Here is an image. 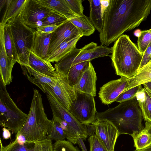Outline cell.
<instances>
[{
    "mask_svg": "<svg viewBox=\"0 0 151 151\" xmlns=\"http://www.w3.org/2000/svg\"><path fill=\"white\" fill-rule=\"evenodd\" d=\"M41 5L63 16L68 19L77 16L66 0H37Z\"/></svg>",
    "mask_w": 151,
    "mask_h": 151,
    "instance_id": "20",
    "label": "cell"
},
{
    "mask_svg": "<svg viewBox=\"0 0 151 151\" xmlns=\"http://www.w3.org/2000/svg\"><path fill=\"white\" fill-rule=\"evenodd\" d=\"M79 36H83L76 27L68 20L51 33L48 55L64 41Z\"/></svg>",
    "mask_w": 151,
    "mask_h": 151,
    "instance_id": "14",
    "label": "cell"
},
{
    "mask_svg": "<svg viewBox=\"0 0 151 151\" xmlns=\"http://www.w3.org/2000/svg\"><path fill=\"white\" fill-rule=\"evenodd\" d=\"M96 119L110 121L117 128L120 135L132 136L144 128L142 111L136 97L121 102L113 108L102 112H97Z\"/></svg>",
    "mask_w": 151,
    "mask_h": 151,
    "instance_id": "2",
    "label": "cell"
},
{
    "mask_svg": "<svg viewBox=\"0 0 151 151\" xmlns=\"http://www.w3.org/2000/svg\"><path fill=\"white\" fill-rule=\"evenodd\" d=\"M52 119V124L46 138L55 142L65 140L66 137L60 122L55 118Z\"/></svg>",
    "mask_w": 151,
    "mask_h": 151,
    "instance_id": "31",
    "label": "cell"
},
{
    "mask_svg": "<svg viewBox=\"0 0 151 151\" xmlns=\"http://www.w3.org/2000/svg\"><path fill=\"white\" fill-rule=\"evenodd\" d=\"M7 0H0V9L1 11L5 4L6 3Z\"/></svg>",
    "mask_w": 151,
    "mask_h": 151,
    "instance_id": "46",
    "label": "cell"
},
{
    "mask_svg": "<svg viewBox=\"0 0 151 151\" xmlns=\"http://www.w3.org/2000/svg\"><path fill=\"white\" fill-rule=\"evenodd\" d=\"M136 15L126 0H110L99 33L101 45L107 46L125 32L134 29Z\"/></svg>",
    "mask_w": 151,
    "mask_h": 151,
    "instance_id": "1",
    "label": "cell"
},
{
    "mask_svg": "<svg viewBox=\"0 0 151 151\" xmlns=\"http://www.w3.org/2000/svg\"><path fill=\"white\" fill-rule=\"evenodd\" d=\"M142 88L141 85H140L123 91L118 96L116 101L120 103L131 99L136 97L137 93Z\"/></svg>",
    "mask_w": 151,
    "mask_h": 151,
    "instance_id": "35",
    "label": "cell"
},
{
    "mask_svg": "<svg viewBox=\"0 0 151 151\" xmlns=\"http://www.w3.org/2000/svg\"><path fill=\"white\" fill-rule=\"evenodd\" d=\"M144 88H146L151 94V81L142 84Z\"/></svg>",
    "mask_w": 151,
    "mask_h": 151,
    "instance_id": "45",
    "label": "cell"
},
{
    "mask_svg": "<svg viewBox=\"0 0 151 151\" xmlns=\"http://www.w3.org/2000/svg\"><path fill=\"white\" fill-rule=\"evenodd\" d=\"M52 140L46 138L35 142V151H53Z\"/></svg>",
    "mask_w": 151,
    "mask_h": 151,
    "instance_id": "39",
    "label": "cell"
},
{
    "mask_svg": "<svg viewBox=\"0 0 151 151\" xmlns=\"http://www.w3.org/2000/svg\"><path fill=\"white\" fill-rule=\"evenodd\" d=\"M110 55L116 73L129 78L138 71L143 53L130 40L122 35L115 42Z\"/></svg>",
    "mask_w": 151,
    "mask_h": 151,
    "instance_id": "3",
    "label": "cell"
},
{
    "mask_svg": "<svg viewBox=\"0 0 151 151\" xmlns=\"http://www.w3.org/2000/svg\"><path fill=\"white\" fill-rule=\"evenodd\" d=\"M131 136L134 140V146L136 150L144 149L151 145V136L145 128Z\"/></svg>",
    "mask_w": 151,
    "mask_h": 151,
    "instance_id": "30",
    "label": "cell"
},
{
    "mask_svg": "<svg viewBox=\"0 0 151 151\" xmlns=\"http://www.w3.org/2000/svg\"><path fill=\"white\" fill-rule=\"evenodd\" d=\"M97 46L96 43L92 42L80 49L74 47L55 64L56 71L60 75L66 76L71 67L82 62L91 61L93 52Z\"/></svg>",
    "mask_w": 151,
    "mask_h": 151,
    "instance_id": "9",
    "label": "cell"
},
{
    "mask_svg": "<svg viewBox=\"0 0 151 151\" xmlns=\"http://www.w3.org/2000/svg\"><path fill=\"white\" fill-rule=\"evenodd\" d=\"M29 66L35 70L52 78H57L59 74L50 63L36 55L31 52L29 56Z\"/></svg>",
    "mask_w": 151,
    "mask_h": 151,
    "instance_id": "18",
    "label": "cell"
},
{
    "mask_svg": "<svg viewBox=\"0 0 151 151\" xmlns=\"http://www.w3.org/2000/svg\"><path fill=\"white\" fill-rule=\"evenodd\" d=\"M76 92V99L70 112L80 123L86 125L92 124L96 120L94 97Z\"/></svg>",
    "mask_w": 151,
    "mask_h": 151,
    "instance_id": "8",
    "label": "cell"
},
{
    "mask_svg": "<svg viewBox=\"0 0 151 151\" xmlns=\"http://www.w3.org/2000/svg\"></svg>",
    "mask_w": 151,
    "mask_h": 151,
    "instance_id": "51",
    "label": "cell"
},
{
    "mask_svg": "<svg viewBox=\"0 0 151 151\" xmlns=\"http://www.w3.org/2000/svg\"><path fill=\"white\" fill-rule=\"evenodd\" d=\"M27 0H7L6 10L0 24L4 25L8 21L19 14Z\"/></svg>",
    "mask_w": 151,
    "mask_h": 151,
    "instance_id": "23",
    "label": "cell"
},
{
    "mask_svg": "<svg viewBox=\"0 0 151 151\" xmlns=\"http://www.w3.org/2000/svg\"><path fill=\"white\" fill-rule=\"evenodd\" d=\"M150 64L151 65V64Z\"/></svg>",
    "mask_w": 151,
    "mask_h": 151,
    "instance_id": "50",
    "label": "cell"
},
{
    "mask_svg": "<svg viewBox=\"0 0 151 151\" xmlns=\"http://www.w3.org/2000/svg\"><path fill=\"white\" fill-rule=\"evenodd\" d=\"M112 47L100 45L97 46L93 52L91 60L95 58L105 56H110L109 55L112 53Z\"/></svg>",
    "mask_w": 151,
    "mask_h": 151,
    "instance_id": "37",
    "label": "cell"
},
{
    "mask_svg": "<svg viewBox=\"0 0 151 151\" xmlns=\"http://www.w3.org/2000/svg\"><path fill=\"white\" fill-rule=\"evenodd\" d=\"M151 42V28L141 31L137 39V46L139 51L143 53Z\"/></svg>",
    "mask_w": 151,
    "mask_h": 151,
    "instance_id": "33",
    "label": "cell"
},
{
    "mask_svg": "<svg viewBox=\"0 0 151 151\" xmlns=\"http://www.w3.org/2000/svg\"><path fill=\"white\" fill-rule=\"evenodd\" d=\"M4 46L7 54L12 60L19 64V59L10 28L7 23L4 26Z\"/></svg>",
    "mask_w": 151,
    "mask_h": 151,
    "instance_id": "26",
    "label": "cell"
},
{
    "mask_svg": "<svg viewBox=\"0 0 151 151\" xmlns=\"http://www.w3.org/2000/svg\"><path fill=\"white\" fill-rule=\"evenodd\" d=\"M88 1L90 4L89 19L95 28L100 33L102 29L104 18L101 0H90Z\"/></svg>",
    "mask_w": 151,
    "mask_h": 151,
    "instance_id": "24",
    "label": "cell"
},
{
    "mask_svg": "<svg viewBox=\"0 0 151 151\" xmlns=\"http://www.w3.org/2000/svg\"><path fill=\"white\" fill-rule=\"evenodd\" d=\"M52 124L45 113L42 96L35 89L29 111L24 124L16 134L27 142H35L46 138Z\"/></svg>",
    "mask_w": 151,
    "mask_h": 151,
    "instance_id": "4",
    "label": "cell"
},
{
    "mask_svg": "<svg viewBox=\"0 0 151 151\" xmlns=\"http://www.w3.org/2000/svg\"><path fill=\"white\" fill-rule=\"evenodd\" d=\"M23 73L31 83L38 87L44 93L47 86H53L56 83L57 78H52L36 71L29 66H21Z\"/></svg>",
    "mask_w": 151,
    "mask_h": 151,
    "instance_id": "17",
    "label": "cell"
},
{
    "mask_svg": "<svg viewBox=\"0 0 151 151\" xmlns=\"http://www.w3.org/2000/svg\"><path fill=\"white\" fill-rule=\"evenodd\" d=\"M82 37L67 40L61 44L53 51L48 55L46 60L49 62L57 63L76 47L78 41Z\"/></svg>",
    "mask_w": 151,
    "mask_h": 151,
    "instance_id": "21",
    "label": "cell"
},
{
    "mask_svg": "<svg viewBox=\"0 0 151 151\" xmlns=\"http://www.w3.org/2000/svg\"><path fill=\"white\" fill-rule=\"evenodd\" d=\"M0 124L16 134L20 130L27 114L13 101L0 78Z\"/></svg>",
    "mask_w": 151,
    "mask_h": 151,
    "instance_id": "6",
    "label": "cell"
},
{
    "mask_svg": "<svg viewBox=\"0 0 151 151\" xmlns=\"http://www.w3.org/2000/svg\"><path fill=\"white\" fill-rule=\"evenodd\" d=\"M53 151H80L78 147H75L68 140L56 141L53 145Z\"/></svg>",
    "mask_w": 151,
    "mask_h": 151,
    "instance_id": "34",
    "label": "cell"
},
{
    "mask_svg": "<svg viewBox=\"0 0 151 151\" xmlns=\"http://www.w3.org/2000/svg\"><path fill=\"white\" fill-rule=\"evenodd\" d=\"M59 74L56 83L53 86L45 87L44 93L47 92L52 94L70 111L74 102L76 99L77 92L69 84L66 76Z\"/></svg>",
    "mask_w": 151,
    "mask_h": 151,
    "instance_id": "10",
    "label": "cell"
},
{
    "mask_svg": "<svg viewBox=\"0 0 151 151\" xmlns=\"http://www.w3.org/2000/svg\"><path fill=\"white\" fill-rule=\"evenodd\" d=\"M151 58V42L143 53L139 70L147 65L150 62ZM138 70V71H139Z\"/></svg>",
    "mask_w": 151,
    "mask_h": 151,
    "instance_id": "40",
    "label": "cell"
},
{
    "mask_svg": "<svg viewBox=\"0 0 151 151\" xmlns=\"http://www.w3.org/2000/svg\"><path fill=\"white\" fill-rule=\"evenodd\" d=\"M79 147L82 150V151H87L83 140L79 136L78 137L77 143Z\"/></svg>",
    "mask_w": 151,
    "mask_h": 151,
    "instance_id": "43",
    "label": "cell"
},
{
    "mask_svg": "<svg viewBox=\"0 0 151 151\" xmlns=\"http://www.w3.org/2000/svg\"><path fill=\"white\" fill-rule=\"evenodd\" d=\"M136 98L146 122H151V94L145 88H142L136 94Z\"/></svg>",
    "mask_w": 151,
    "mask_h": 151,
    "instance_id": "22",
    "label": "cell"
},
{
    "mask_svg": "<svg viewBox=\"0 0 151 151\" xmlns=\"http://www.w3.org/2000/svg\"><path fill=\"white\" fill-rule=\"evenodd\" d=\"M88 140L90 147L89 151H107L99 138L95 134L90 136Z\"/></svg>",
    "mask_w": 151,
    "mask_h": 151,
    "instance_id": "36",
    "label": "cell"
},
{
    "mask_svg": "<svg viewBox=\"0 0 151 151\" xmlns=\"http://www.w3.org/2000/svg\"><path fill=\"white\" fill-rule=\"evenodd\" d=\"M2 136L4 139H8L11 137V134L9 130L6 128H4L2 129Z\"/></svg>",
    "mask_w": 151,
    "mask_h": 151,
    "instance_id": "42",
    "label": "cell"
},
{
    "mask_svg": "<svg viewBox=\"0 0 151 151\" xmlns=\"http://www.w3.org/2000/svg\"><path fill=\"white\" fill-rule=\"evenodd\" d=\"M52 11L38 3L37 0H27L20 12L22 22L33 29L40 26L42 21Z\"/></svg>",
    "mask_w": 151,
    "mask_h": 151,
    "instance_id": "11",
    "label": "cell"
},
{
    "mask_svg": "<svg viewBox=\"0 0 151 151\" xmlns=\"http://www.w3.org/2000/svg\"><path fill=\"white\" fill-rule=\"evenodd\" d=\"M62 24L40 27L37 28L36 30V32L39 33H52Z\"/></svg>",
    "mask_w": 151,
    "mask_h": 151,
    "instance_id": "41",
    "label": "cell"
},
{
    "mask_svg": "<svg viewBox=\"0 0 151 151\" xmlns=\"http://www.w3.org/2000/svg\"><path fill=\"white\" fill-rule=\"evenodd\" d=\"M4 26L0 24V78L6 86L12 81V70L16 62L9 58L6 52L4 43Z\"/></svg>",
    "mask_w": 151,
    "mask_h": 151,
    "instance_id": "16",
    "label": "cell"
},
{
    "mask_svg": "<svg viewBox=\"0 0 151 151\" xmlns=\"http://www.w3.org/2000/svg\"><path fill=\"white\" fill-rule=\"evenodd\" d=\"M151 81V65L148 64L129 78L128 85L123 91Z\"/></svg>",
    "mask_w": 151,
    "mask_h": 151,
    "instance_id": "25",
    "label": "cell"
},
{
    "mask_svg": "<svg viewBox=\"0 0 151 151\" xmlns=\"http://www.w3.org/2000/svg\"><path fill=\"white\" fill-rule=\"evenodd\" d=\"M35 142L23 141L15 137V139L5 146L0 139V151H35Z\"/></svg>",
    "mask_w": 151,
    "mask_h": 151,
    "instance_id": "28",
    "label": "cell"
},
{
    "mask_svg": "<svg viewBox=\"0 0 151 151\" xmlns=\"http://www.w3.org/2000/svg\"><path fill=\"white\" fill-rule=\"evenodd\" d=\"M145 129L151 136V122H145Z\"/></svg>",
    "mask_w": 151,
    "mask_h": 151,
    "instance_id": "44",
    "label": "cell"
},
{
    "mask_svg": "<svg viewBox=\"0 0 151 151\" xmlns=\"http://www.w3.org/2000/svg\"><path fill=\"white\" fill-rule=\"evenodd\" d=\"M97 79L96 73L90 61L74 88L79 93L96 96Z\"/></svg>",
    "mask_w": 151,
    "mask_h": 151,
    "instance_id": "15",
    "label": "cell"
},
{
    "mask_svg": "<svg viewBox=\"0 0 151 151\" xmlns=\"http://www.w3.org/2000/svg\"><path fill=\"white\" fill-rule=\"evenodd\" d=\"M68 20L76 27L83 36H89L93 34L95 31V28L89 17L85 15L82 17H76Z\"/></svg>",
    "mask_w": 151,
    "mask_h": 151,
    "instance_id": "27",
    "label": "cell"
},
{
    "mask_svg": "<svg viewBox=\"0 0 151 151\" xmlns=\"http://www.w3.org/2000/svg\"><path fill=\"white\" fill-rule=\"evenodd\" d=\"M141 32V31L139 29L137 30L134 32V35L138 37L140 35Z\"/></svg>",
    "mask_w": 151,
    "mask_h": 151,
    "instance_id": "48",
    "label": "cell"
},
{
    "mask_svg": "<svg viewBox=\"0 0 151 151\" xmlns=\"http://www.w3.org/2000/svg\"><path fill=\"white\" fill-rule=\"evenodd\" d=\"M20 13L9 20L7 24L10 28L19 58V64L21 66H29V56L36 30L29 27L22 22Z\"/></svg>",
    "mask_w": 151,
    "mask_h": 151,
    "instance_id": "7",
    "label": "cell"
},
{
    "mask_svg": "<svg viewBox=\"0 0 151 151\" xmlns=\"http://www.w3.org/2000/svg\"><path fill=\"white\" fill-rule=\"evenodd\" d=\"M53 118L60 122L66 139L73 144L77 143L78 137L85 140L88 135L87 125L79 122L52 93L46 92Z\"/></svg>",
    "mask_w": 151,
    "mask_h": 151,
    "instance_id": "5",
    "label": "cell"
},
{
    "mask_svg": "<svg viewBox=\"0 0 151 151\" xmlns=\"http://www.w3.org/2000/svg\"><path fill=\"white\" fill-rule=\"evenodd\" d=\"M134 151H151V145L147 147L144 149L140 150L136 149Z\"/></svg>",
    "mask_w": 151,
    "mask_h": 151,
    "instance_id": "47",
    "label": "cell"
},
{
    "mask_svg": "<svg viewBox=\"0 0 151 151\" xmlns=\"http://www.w3.org/2000/svg\"><path fill=\"white\" fill-rule=\"evenodd\" d=\"M70 9L77 17H82L83 14V7L81 0H66Z\"/></svg>",
    "mask_w": 151,
    "mask_h": 151,
    "instance_id": "38",
    "label": "cell"
},
{
    "mask_svg": "<svg viewBox=\"0 0 151 151\" xmlns=\"http://www.w3.org/2000/svg\"><path fill=\"white\" fill-rule=\"evenodd\" d=\"M90 61L82 62L71 67L66 76L69 84L74 88L78 83L83 71L88 65Z\"/></svg>",
    "mask_w": 151,
    "mask_h": 151,
    "instance_id": "29",
    "label": "cell"
},
{
    "mask_svg": "<svg viewBox=\"0 0 151 151\" xmlns=\"http://www.w3.org/2000/svg\"><path fill=\"white\" fill-rule=\"evenodd\" d=\"M129 79L124 77L111 81L100 88L99 97L102 103L105 105L111 104L116 101L119 95L127 87Z\"/></svg>",
    "mask_w": 151,
    "mask_h": 151,
    "instance_id": "13",
    "label": "cell"
},
{
    "mask_svg": "<svg viewBox=\"0 0 151 151\" xmlns=\"http://www.w3.org/2000/svg\"><path fill=\"white\" fill-rule=\"evenodd\" d=\"M151 64V59H150V62L148 64Z\"/></svg>",
    "mask_w": 151,
    "mask_h": 151,
    "instance_id": "49",
    "label": "cell"
},
{
    "mask_svg": "<svg viewBox=\"0 0 151 151\" xmlns=\"http://www.w3.org/2000/svg\"><path fill=\"white\" fill-rule=\"evenodd\" d=\"M91 124L95 134L99 138L107 151H114L117 139L120 135L116 127L105 119H96Z\"/></svg>",
    "mask_w": 151,
    "mask_h": 151,
    "instance_id": "12",
    "label": "cell"
},
{
    "mask_svg": "<svg viewBox=\"0 0 151 151\" xmlns=\"http://www.w3.org/2000/svg\"><path fill=\"white\" fill-rule=\"evenodd\" d=\"M68 20L63 16L52 11L42 21L40 27L56 24H61Z\"/></svg>",
    "mask_w": 151,
    "mask_h": 151,
    "instance_id": "32",
    "label": "cell"
},
{
    "mask_svg": "<svg viewBox=\"0 0 151 151\" xmlns=\"http://www.w3.org/2000/svg\"><path fill=\"white\" fill-rule=\"evenodd\" d=\"M52 33H40L35 32L31 52L46 60L48 56Z\"/></svg>",
    "mask_w": 151,
    "mask_h": 151,
    "instance_id": "19",
    "label": "cell"
}]
</instances>
